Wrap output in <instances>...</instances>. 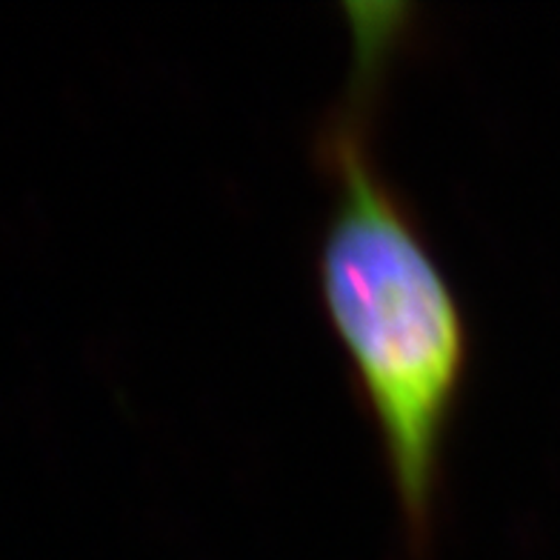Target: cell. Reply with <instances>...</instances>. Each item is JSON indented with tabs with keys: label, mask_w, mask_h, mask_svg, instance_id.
I'll return each mask as SVG.
<instances>
[{
	"label": "cell",
	"mask_w": 560,
	"mask_h": 560,
	"mask_svg": "<svg viewBox=\"0 0 560 560\" xmlns=\"http://www.w3.org/2000/svg\"><path fill=\"white\" fill-rule=\"evenodd\" d=\"M343 12L352 72L317 138V161L332 180L317 289L375 420L406 544L423 555L435 538L443 455L472 338L418 212L384 175L372 138L386 72L404 46L412 9L375 3Z\"/></svg>",
	"instance_id": "6da1fadb"
}]
</instances>
